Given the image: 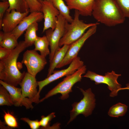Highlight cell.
<instances>
[{
	"instance_id": "obj_4",
	"label": "cell",
	"mask_w": 129,
	"mask_h": 129,
	"mask_svg": "<svg viewBox=\"0 0 129 129\" xmlns=\"http://www.w3.org/2000/svg\"><path fill=\"white\" fill-rule=\"evenodd\" d=\"M86 70V66L83 65L72 74L66 76L63 81L50 90L45 96L40 99V102L58 93L61 94L60 99L64 100L68 98L69 93L72 91V88L77 82L81 81L82 75Z\"/></svg>"
},
{
	"instance_id": "obj_29",
	"label": "cell",
	"mask_w": 129,
	"mask_h": 129,
	"mask_svg": "<svg viewBox=\"0 0 129 129\" xmlns=\"http://www.w3.org/2000/svg\"><path fill=\"white\" fill-rule=\"evenodd\" d=\"M10 6L8 1L0 2V28L2 29V22L4 15Z\"/></svg>"
},
{
	"instance_id": "obj_5",
	"label": "cell",
	"mask_w": 129,
	"mask_h": 129,
	"mask_svg": "<svg viewBox=\"0 0 129 129\" xmlns=\"http://www.w3.org/2000/svg\"><path fill=\"white\" fill-rule=\"evenodd\" d=\"M82 93L83 97L79 102L72 104V109L70 111V118L67 124L74 120L79 115L82 114L86 117L91 115L95 107V95L91 88L84 90L79 88Z\"/></svg>"
},
{
	"instance_id": "obj_15",
	"label": "cell",
	"mask_w": 129,
	"mask_h": 129,
	"mask_svg": "<svg viewBox=\"0 0 129 129\" xmlns=\"http://www.w3.org/2000/svg\"><path fill=\"white\" fill-rule=\"evenodd\" d=\"M43 19V14L41 12H30L22 19L11 33L18 39L31 25L35 22H41Z\"/></svg>"
},
{
	"instance_id": "obj_11",
	"label": "cell",
	"mask_w": 129,
	"mask_h": 129,
	"mask_svg": "<svg viewBox=\"0 0 129 129\" xmlns=\"http://www.w3.org/2000/svg\"><path fill=\"white\" fill-rule=\"evenodd\" d=\"M35 77L28 72H26L19 85L23 95L32 102L38 104L40 102V96L37 89L38 85Z\"/></svg>"
},
{
	"instance_id": "obj_31",
	"label": "cell",
	"mask_w": 129,
	"mask_h": 129,
	"mask_svg": "<svg viewBox=\"0 0 129 129\" xmlns=\"http://www.w3.org/2000/svg\"><path fill=\"white\" fill-rule=\"evenodd\" d=\"M12 50L0 46V60L7 57L10 54Z\"/></svg>"
},
{
	"instance_id": "obj_1",
	"label": "cell",
	"mask_w": 129,
	"mask_h": 129,
	"mask_svg": "<svg viewBox=\"0 0 129 129\" xmlns=\"http://www.w3.org/2000/svg\"><path fill=\"white\" fill-rule=\"evenodd\" d=\"M92 15L97 22L109 27L124 23L126 18L114 0H95Z\"/></svg>"
},
{
	"instance_id": "obj_17",
	"label": "cell",
	"mask_w": 129,
	"mask_h": 129,
	"mask_svg": "<svg viewBox=\"0 0 129 129\" xmlns=\"http://www.w3.org/2000/svg\"><path fill=\"white\" fill-rule=\"evenodd\" d=\"M70 45H64L62 47L60 48L56 51L51 61L50 62L47 77L52 73L57 66L63 60Z\"/></svg>"
},
{
	"instance_id": "obj_10",
	"label": "cell",
	"mask_w": 129,
	"mask_h": 129,
	"mask_svg": "<svg viewBox=\"0 0 129 129\" xmlns=\"http://www.w3.org/2000/svg\"><path fill=\"white\" fill-rule=\"evenodd\" d=\"M84 65V62L81 60L79 57L77 56L67 68L60 70H54L51 75L45 79L37 81L39 87L38 94H40L41 91L45 86L63 77L73 74Z\"/></svg>"
},
{
	"instance_id": "obj_35",
	"label": "cell",
	"mask_w": 129,
	"mask_h": 129,
	"mask_svg": "<svg viewBox=\"0 0 129 129\" xmlns=\"http://www.w3.org/2000/svg\"><path fill=\"white\" fill-rule=\"evenodd\" d=\"M2 1H8V0H0Z\"/></svg>"
},
{
	"instance_id": "obj_19",
	"label": "cell",
	"mask_w": 129,
	"mask_h": 129,
	"mask_svg": "<svg viewBox=\"0 0 129 129\" xmlns=\"http://www.w3.org/2000/svg\"><path fill=\"white\" fill-rule=\"evenodd\" d=\"M38 22H35L31 25L26 30L24 41L27 47L34 44L38 36L36 32L38 30Z\"/></svg>"
},
{
	"instance_id": "obj_6",
	"label": "cell",
	"mask_w": 129,
	"mask_h": 129,
	"mask_svg": "<svg viewBox=\"0 0 129 129\" xmlns=\"http://www.w3.org/2000/svg\"><path fill=\"white\" fill-rule=\"evenodd\" d=\"M121 75V74H116L113 71L106 73L104 75H98L94 72L88 71L82 77L89 78L91 81H94L96 84L102 83L106 84L111 91L110 96L114 97L117 95L118 92L121 88V85L117 81L118 77Z\"/></svg>"
},
{
	"instance_id": "obj_3",
	"label": "cell",
	"mask_w": 129,
	"mask_h": 129,
	"mask_svg": "<svg viewBox=\"0 0 129 129\" xmlns=\"http://www.w3.org/2000/svg\"><path fill=\"white\" fill-rule=\"evenodd\" d=\"M78 11L75 10L74 17L71 23L67 21L65 26L64 33L59 43V47L65 44H70L80 38L85 31L90 27L99 25L98 22L86 23L79 19Z\"/></svg>"
},
{
	"instance_id": "obj_22",
	"label": "cell",
	"mask_w": 129,
	"mask_h": 129,
	"mask_svg": "<svg viewBox=\"0 0 129 129\" xmlns=\"http://www.w3.org/2000/svg\"><path fill=\"white\" fill-rule=\"evenodd\" d=\"M10 6L6 11L10 12L15 10L21 13L29 11V8L26 0H8Z\"/></svg>"
},
{
	"instance_id": "obj_26",
	"label": "cell",
	"mask_w": 129,
	"mask_h": 129,
	"mask_svg": "<svg viewBox=\"0 0 129 129\" xmlns=\"http://www.w3.org/2000/svg\"><path fill=\"white\" fill-rule=\"evenodd\" d=\"M55 113L52 112L46 116H42L39 123L41 129H49L50 122L52 119L55 117Z\"/></svg>"
},
{
	"instance_id": "obj_16",
	"label": "cell",
	"mask_w": 129,
	"mask_h": 129,
	"mask_svg": "<svg viewBox=\"0 0 129 129\" xmlns=\"http://www.w3.org/2000/svg\"><path fill=\"white\" fill-rule=\"evenodd\" d=\"M70 10H78L80 15L91 16L92 15L95 0H64Z\"/></svg>"
},
{
	"instance_id": "obj_21",
	"label": "cell",
	"mask_w": 129,
	"mask_h": 129,
	"mask_svg": "<svg viewBox=\"0 0 129 129\" xmlns=\"http://www.w3.org/2000/svg\"><path fill=\"white\" fill-rule=\"evenodd\" d=\"M17 39L11 32H4V37L0 46L6 49L12 50L18 45Z\"/></svg>"
},
{
	"instance_id": "obj_32",
	"label": "cell",
	"mask_w": 129,
	"mask_h": 129,
	"mask_svg": "<svg viewBox=\"0 0 129 129\" xmlns=\"http://www.w3.org/2000/svg\"><path fill=\"white\" fill-rule=\"evenodd\" d=\"M4 37V32L3 31H0V43L3 41Z\"/></svg>"
},
{
	"instance_id": "obj_27",
	"label": "cell",
	"mask_w": 129,
	"mask_h": 129,
	"mask_svg": "<svg viewBox=\"0 0 129 129\" xmlns=\"http://www.w3.org/2000/svg\"><path fill=\"white\" fill-rule=\"evenodd\" d=\"M125 18H129V0H114Z\"/></svg>"
},
{
	"instance_id": "obj_7",
	"label": "cell",
	"mask_w": 129,
	"mask_h": 129,
	"mask_svg": "<svg viewBox=\"0 0 129 129\" xmlns=\"http://www.w3.org/2000/svg\"><path fill=\"white\" fill-rule=\"evenodd\" d=\"M58 17L57 22L55 29L53 30L50 28L45 31V35L49 41L50 49L49 58V62L51 61L56 51L60 48L59 41L64 33L67 22L60 14Z\"/></svg>"
},
{
	"instance_id": "obj_34",
	"label": "cell",
	"mask_w": 129,
	"mask_h": 129,
	"mask_svg": "<svg viewBox=\"0 0 129 129\" xmlns=\"http://www.w3.org/2000/svg\"><path fill=\"white\" fill-rule=\"evenodd\" d=\"M38 2L41 3H42L43 0H37Z\"/></svg>"
},
{
	"instance_id": "obj_9",
	"label": "cell",
	"mask_w": 129,
	"mask_h": 129,
	"mask_svg": "<svg viewBox=\"0 0 129 129\" xmlns=\"http://www.w3.org/2000/svg\"><path fill=\"white\" fill-rule=\"evenodd\" d=\"M22 63L26 66L27 72L36 77L43 69L47 62L45 58L33 49L27 50L24 53Z\"/></svg>"
},
{
	"instance_id": "obj_18",
	"label": "cell",
	"mask_w": 129,
	"mask_h": 129,
	"mask_svg": "<svg viewBox=\"0 0 129 129\" xmlns=\"http://www.w3.org/2000/svg\"><path fill=\"white\" fill-rule=\"evenodd\" d=\"M34 44L35 46L34 49L39 51L42 56L45 58L47 55H49L50 53L48 48L49 43L46 35L42 37L38 36Z\"/></svg>"
},
{
	"instance_id": "obj_2",
	"label": "cell",
	"mask_w": 129,
	"mask_h": 129,
	"mask_svg": "<svg viewBox=\"0 0 129 129\" xmlns=\"http://www.w3.org/2000/svg\"><path fill=\"white\" fill-rule=\"evenodd\" d=\"M27 48L24 41H20L7 57L0 60V80L15 87L19 85L26 72L21 73L19 70L17 60L20 53Z\"/></svg>"
},
{
	"instance_id": "obj_14",
	"label": "cell",
	"mask_w": 129,
	"mask_h": 129,
	"mask_svg": "<svg viewBox=\"0 0 129 129\" xmlns=\"http://www.w3.org/2000/svg\"><path fill=\"white\" fill-rule=\"evenodd\" d=\"M0 83L7 90L11 97L13 105L16 107L24 106L26 109H32V102L22 95L21 88L8 84L1 80Z\"/></svg>"
},
{
	"instance_id": "obj_8",
	"label": "cell",
	"mask_w": 129,
	"mask_h": 129,
	"mask_svg": "<svg viewBox=\"0 0 129 129\" xmlns=\"http://www.w3.org/2000/svg\"><path fill=\"white\" fill-rule=\"evenodd\" d=\"M97 25L92 26L79 39L70 44L64 59L56 67L59 68L70 64L78 56V52L86 40L96 32Z\"/></svg>"
},
{
	"instance_id": "obj_25",
	"label": "cell",
	"mask_w": 129,
	"mask_h": 129,
	"mask_svg": "<svg viewBox=\"0 0 129 129\" xmlns=\"http://www.w3.org/2000/svg\"><path fill=\"white\" fill-rule=\"evenodd\" d=\"M4 118L5 123L9 127L12 128H18L19 126L16 118L9 111H4Z\"/></svg>"
},
{
	"instance_id": "obj_33",
	"label": "cell",
	"mask_w": 129,
	"mask_h": 129,
	"mask_svg": "<svg viewBox=\"0 0 129 129\" xmlns=\"http://www.w3.org/2000/svg\"><path fill=\"white\" fill-rule=\"evenodd\" d=\"M126 86L124 88H121L120 89V90L128 89L129 90V83L127 84L126 85Z\"/></svg>"
},
{
	"instance_id": "obj_24",
	"label": "cell",
	"mask_w": 129,
	"mask_h": 129,
	"mask_svg": "<svg viewBox=\"0 0 129 129\" xmlns=\"http://www.w3.org/2000/svg\"><path fill=\"white\" fill-rule=\"evenodd\" d=\"M13 105L11 96L6 89L1 85L0 86V106Z\"/></svg>"
},
{
	"instance_id": "obj_30",
	"label": "cell",
	"mask_w": 129,
	"mask_h": 129,
	"mask_svg": "<svg viewBox=\"0 0 129 129\" xmlns=\"http://www.w3.org/2000/svg\"><path fill=\"white\" fill-rule=\"evenodd\" d=\"M20 119L27 123L32 129H38L40 126L39 121L38 120H31L26 117L22 118Z\"/></svg>"
},
{
	"instance_id": "obj_28",
	"label": "cell",
	"mask_w": 129,
	"mask_h": 129,
	"mask_svg": "<svg viewBox=\"0 0 129 129\" xmlns=\"http://www.w3.org/2000/svg\"><path fill=\"white\" fill-rule=\"evenodd\" d=\"M29 8V12L41 11L42 3L37 0H26Z\"/></svg>"
},
{
	"instance_id": "obj_23",
	"label": "cell",
	"mask_w": 129,
	"mask_h": 129,
	"mask_svg": "<svg viewBox=\"0 0 129 129\" xmlns=\"http://www.w3.org/2000/svg\"><path fill=\"white\" fill-rule=\"evenodd\" d=\"M128 107L125 104L119 102L112 106L108 113L110 117L118 118L124 116L126 113Z\"/></svg>"
},
{
	"instance_id": "obj_20",
	"label": "cell",
	"mask_w": 129,
	"mask_h": 129,
	"mask_svg": "<svg viewBox=\"0 0 129 129\" xmlns=\"http://www.w3.org/2000/svg\"><path fill=\"white\" fill-rule=\"evenodd\" d=\"M50 1L54 6L60 11L66 21L71 23L73 19L70 15V9L63 0H48Z\"/></svg>"
},
{
	"instance_id": "obj_12",
	"label": "cell",
	"mask_w": 129,
	"mask_h": 129,
	"mask_svg": "<svg viewBox=\"0 0 129 129\" xmlns=\"http://www.w3.org/2000/svg\"><path fill=\"white\" fill-rule=\"evenodd\" d=\"M41 11L44 21L42 32L51 28L54 30L57 24L58 16L60 14L59 11L48 0H43Z\"/></svg>"
},
{
	"instance_id": "obj_13",
	"label": "cell",
	"mask_w": 129,
	"mask_h": 129,
	"mask_svg": "<svg viewBox=\"0 0 129 129\" xmlns=\"http://www.w3.org/2000/svg\"><path fill=\"white\" fill-rule=\"evenodd\" d=\"M29 12L21 13L14 9L11 10L10 12L6 11L2 21V28L3 31L11 32Z\"/></svg>"
}]
</instances>
